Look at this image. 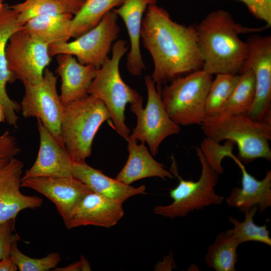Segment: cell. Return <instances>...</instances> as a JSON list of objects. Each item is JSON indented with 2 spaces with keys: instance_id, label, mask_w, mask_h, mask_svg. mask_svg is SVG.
<instances>
[{
  "instance_id": "36",
  "label": "cell",
  "mask_w": 271,
  "mask_h": 271,
  "mask_svg": "<svg viewBox=\"0 0 271 271\" xmlns=\"http://www.w3.org/2000/svg\"><path fill=\"white\" fill-rule=\"evenodd\" d=\"M56 271H78L81 270V264L80 260L74 262L67 266L63 267H57L52 269Z\"/></svg>"
},
{
  "instance_id": "14",
  "label": "cell",
  "mask_w": 271,
  "mask_h": 271,
  "mask_svg": "<svg viewBox=\"0 0 271 271\" xmlns=\"http://www.w3.org/2000/svg\"><path fill=\"white\" fill-rule=\"evenodd\" d=\"M23 163L14 158L0 166V223L14 219L26 209L41 207L42 198L23 194L20 191Z\"/></svg>"
},
{
  "instance_id": "1",
  "label": "cell",
  "mask_w": 271,
  "mask_h": 271,
  "mask_svg": "<svg viewBox=\"0 0 271 271\" xmlns=\"http://www.w3.org/2000/svg\"><path fill=\"white\" fill-rule=\"evenodd\" d=\"M141 39L152 58L151 77L158 85L203 68L195 26L173 21L168 12L157 4L146 9Z\"/></svg>"
},
{
  "instance_id": "30",
  "label": "cell",
  "mask_w": 271,
  "mask_h": 271,
  "mask_svg": "<svg viewBox=\"0 0 271 271\" xmlns=\"http://www.w3.org/2000/svg\"><path fill=\"white\" fill-rule=\"evenodd\" d=\"M18 242L11 247V256L20 271H48L54 269L61 260L59 252H53L41 258H34L22 253L18 248Z\"/></svg>"
},
{
  "instance_id": "13",
  "label": "cell",
  "mask_w": 271,
  "mask_h": 271,
  "mask_svg": "<svg viewBox=\"0 0 271 271\" xmlns=\"http://www.w3.org/2000/svg\"><path fill=\"white\" fill-rule=\"evenodd\" d=\"M21 185V187L38 192L52 201L63 220L87 194L92 192L86 185L74 176L22 178Z\"/></svg>"
},
{
  "instance_id": "15",
  "label": "cell",
  "mask_w": 271,
  "mask_h": 271,
  "mask_svg": "<svg viewBox=\"0 0 271 271\" xmlns=\"http://www.w3.org/2000/svg\"><path fill=\"white\" fill-rule=\"evenodd\" d=\"M122 204L91 192L63 220L67 229L93 225L110 228L124 215Z\"/></svg>"
},
{
  "instance_id": "32",
  "label": "cell",
  "mask_w": 271,
  "mask_h": 271,
  "mask_svg": "<svg viewBox=\"0 0 271 271\" xmlns=\"http://www.w3.org/2000/svg\"><path fill=\"white\" fill-rule=\"evenodd\" d=\"M21 152L15 137L9 131L0 135V166H2Z\"/></svg>"
},
{
  "instance_id": "31",
  "label": "cell",
  "mask_w": 271,
  "mask_h": 271,
  "mask_svg": "<svg viewBox=\"0 0 271 271\" xmlns=\"http://www.w3.org/2000/svg\"><path fill=\"white\" fill-rule=\"evenodd\" d=\"M15 220L12 219L0 223V260L11 256L12 245L20 239L15 232Z\"/></svg>"
},
{
  "instance_id": "4",
  "label": "cell",
  "mask_w": 271,
  "mask_h": 271,
  "mask_svg": "<svg viewBox=\"0 0 271 271\" xmlns=\"http://www.w3.org/2000/svg\"><path fill=\"white\" fill-rule=\"evenodd\" d=\"M128 48L127 42L122 39L113 44L111 57H108L98 69L88 90V94L95 96L104 103L110 115L111 125L126 140L130 133L125 123L126 105L143 99L136 90L123 81L120 74V61Z\"/></svg>"
},
{
  "instance_id": "2",
  "label": "cell",
  "mask_w": 271,
  "mask_h": 271,
  "mask_svg": "<svg viewBox=\"0 0 271 271\" xmlns=\"http://www.w3.org/2000/svg\"><path fill=\"white\" fill-rule=\"evenodd\" d=\"M195 28L202 69L213 75L240 73L248 54V46L239 35L268 28L245 27L236 23L229 12L220 9L208 13Z\"/></svg>"
},
{
  "instance_id": "17",
  "label": "cell",
  "mask_w": 271,
  "mask_h": 271,
  "mask_svg": "<svg viewBox=\"0 0 271 271\" xmlns=\"http://www.w3.org/2000/svg\"><path fill=\"white\" fill-rule=\"evenodd\" d=\"M18 21L17 13L7 4L0 9V106L8 124L17 127L19 117L16 112L21 110V105L11 99L7 92L8 83L16 79L9 69L6 58V47L11 35L23 28Z\"/></svg>"
},
{
  "instance_id": "29",
  "label": "cell",
  "mask_w": 271,
  "mask_h": 271,
  "mask_svg": "<svg viewBox=\"0 0 271 271\" xmlns=\"http://www.w3.org/2000/svg\"><path fill=\"white\" fill-rule=\"evenodd\" d=\"M239 77L238 74L221 73L216 75L212 81L206 100V117L219 114L231 95Z\"/></svg>"
},
{
  "instance_id": "37",
  "label": "cell",
  "mask_w": 271,
  "mask_h": 271,
  "mask_svg": "<svg viewBox=\"0 0 271 271\" xmlns=\"http://www.w3.org/2000/svg\"><path fill=\"white\" fill-rule=\"evenodd\" d=\"M71 4L77 11V12L82 7L86 0H65Z\"/></svg>"
},
{
  "instance_id": "16",
  "label": "cell",
  "mask_w": 271,
  "mask_h": 271,
  "mask_svg": "<svg viewBox=\"0 0 271 271\" xmlns=\"http://www.w3.org/2000/svg\"><path fill=\"white\" fill-rule=\"evenodd\" d=\"M40 147L37 157L22 178L35 177H69L73 162L64 145L52 136L37 118Z\"/></svg>"
},
{
  "instance_id": "23",
  "label": "cell",
  "mask_w": 271,
  "mask_h": 271,
  "mask_svg": "<svg viewBox=\"0 0 271 271\" xmlns=\"http://www.w3.org/2000/svg\"><path fill=\"white\" fill-rule=\"evenodd\" d=\"M73 16L69 14L37 16L27 21L24 29L49 46L66 43L71 38Z\"/></svg>"
},
{
  "instance_id": "27",
  "label": "cell",
  "mask_w": 271,
  "mask_h": 271,
  "mask_svg": "<svg viewBox=\"0 0 271 271\" xmlns=\"http://www.w3.org/2000/svg\"><path fill=\"white\" fill-rule=\"evenodd\" d=\"M10 7L17 13L18 22L23 25L37 16L63 14L74 16L77 13L65 0H25Z\"/></svg>"
},
{
  "instance_id": "25",
  "label": "cell",
  "mask_w": 271,
  "mask_h": 271,
  "mask_svg": "<svg viewBox=\"0 0 271 271\" xmlns=\"http://www.w3.org/2000/svg\"><path fill=\"white\" fill-rule=\"evenodd\" d=\"M239 245L228 230L219 233L205 256L207 266L216 271H236Z\"/></svg>"
},
{
  "instance_id": "3",
  "label": "cell",
  "mask_w": 271,
  "mask_h": 271,
  "mask_svg": "<svg viewBox=\"0 0 271 271\" xmlns=\"http://www.w3.org/2000/svg\"><path fill=\"white\" fill-rule=\"evenodd\" d=\"M207 138L219 143L226 140L236 144L237 157L247 164L256 159L271 160V118L255 120L247 114H218L206 116L200 124Z\"/></svg>"
},
{
  "instance_id": "19",
  "label": "cell",
  "mask_w": 271,
  "mask_h": 271,
  "mask_svg": "<svg viewBox=\"0 0 271 271\" xmlns=\"http://www.w3.org/2000/svg\"><path fill=\"white\" fill-rule=\"evenodd\" d=\"M56 59V72L61 79L60 97L62 105L86 97L98 69L82 64L74 56L68 54H58Z\"/></svg>"
},
{
  "instance_id": "7",
  "label": "cell",
  "mask_w": 271,
  "mask_h": 271,
  "mask_svg": "<svg viewBox=\"0 0 271 271\" xmlns=\"http://www.w3.org/2000/svg\"><path fill=\"white\" fill-rule=\"evenodd\" d=\"M212 80V75L202 69L166 85L161 97L171 119L180 125H200L206 117V100Z\"/></svg>"
},
{
  "instance_id": "8",
  "label": "cell",
  "mask_w": 271,
  "mask_h": 271,
  "mask_svg": "<svg viewBox=\"0 0 271 271\" xmlns=\"http://www.w3.org/2000/svg\"><path fill=\"white\" fill-rule=\"evenodd\" d=\"M148 98L143 108V99L130 104L131 111L136 115L137 122L126 141L137 140L147 143L151 154L155 156L162 142L167 137L180 132V125L173 121L167 112L161 97V85L156 87L151 75L145 77Z\"/></svg>"
},
{
  "instance_id": "33",
  "label": "cell",
  "mask_w": 271,
  "mask_h": 271,
  "mask_svg": "<svg viewBox=\"0 0 271 271\" xmlns=\"http://www.w3.org/2000/svg\"><path fill=\"white\" fill-rule=\"evenodd\" d=\"M243 3L250 13L256 19L271 26V0H239Z\"/></svg>"
},
{
  "instance_id": "12",
  "label": "cell",
  "mask_w": 271,
  "mask_h": 271,
  "mask_svg": "<svg viewBox=\"0 0 271 271\" xmlns=\"http://www.w3.org/2000/svg\"><path fill=\"white\" fill-rule=\"evenodd\" d=\"M246 42L248 54L240 72L250 69L255 80L254 99L246 114L263 120L271 118V36L251 34Z\"/></svg>"
},
{
  "instance_id": "39",
  "label": "cell",
  "mask_w": 271,
  "mask_h": 271,
  "mask_svg": "<svg viewBox=\"0 0 271 271\" xmlns=\"http://www.w3.org/2000/svg\"><path fill=\"white\" fill-rule=\"evenodd\" d=\"M4 114L2 107L0 106V122L5 120Z\"/></svg>"
},
{
  "instance_id": "34",
  "label": "cell",
  "mask_w": 271,
  "mask_h": 271,
  "mask_svg": "<svg viewBox=\"0 0 271 271\" xmlns=\"http://www.w3.org/2000/svg\"><path fill=\"white\" fill-rule=\"evenodd\" d=\"M17 270L18 267L11 256L0 260V271H16Z\"/></svg>"
},
{
  "instance_id": "35",
  "label": "cell",
  "mask_w": 271,
  "mask_h": 271,
  "mask_svg": "<svg viewBox=\"0 0 271 271\" xmlns=\"http://www.w3.org/2000/svg\"><path fill=\"white\" fill-rule=\"evenodd\" d=\"M173 257L172 255H168L164 258L163 261L159 262L156 265L155 269L157 270H161L162 267L165 265L164 270H171L172 268V265L173 263Z\"/></svg>"
},
{
  "instance_id": "6",
  "label": "cell",
  "mask_w": 271,
  "mask_h": 271,
  "mask_svg": "<svg viewBox=\"0 0 271 271\" xmlns=\"http://www.w3.org/2000/svg\"><path fill=\"white\" fill-rule=\"evenodd\" d=\"M197 156L201 166V172L196 181L184 180L179 175L173 156L170 168L171 173L179 179L178 185L170 192L173 202L167 205H158L154 209L159 215L173 219L183 217L194 210L211 205H219L224 200L222 196L215 191L218 174L207 161L199 147L196 148Z\"/></svg>"
},
{
  "instance_id": "20",
  "label": "cell",
  "mask_w": 271,
  "mask_h": 271,
  "mask_svg": "<svg viewBox=\"0 0 271 271\" xmlns=\"http://www.w3.org/2000/svg\"><path fill=\"white\" fill-rule=\"evenodd\" d=\"M158 0H124L112 10L124 22L130 40V50L126 57V68L133 76L141 75L146 65L142 56L140 40L144 14L150 5Z\"/></svg>"
},
{
  "instance_id": "26",
  "label": "cell",
  "mask_w": 271,
  "mask_h": 271,
  "mask_svg": "<svg viewBox=\"0 0 271 271\" xmlns=\"http://www.w3.org/2000/svg\"><path fill=\"white\" fill-rule=\"evenodd\" d=\"M239 75L235 88L219 114H246L250 108L255 93L254 75L250 69L242 71Z\"/></svg>"
},
{
  "instance_id": "24",
  "label": "cell",
  "mask_w": 271,
  "mask_h": 271,
  "mask_svg": "<svg viewBox=\"0 0 271 271\" xmlns=\"http://www.w3.org/2000/svg\"><path fill=\"white\" fill-rule=\"evenodd\" d=\"M124 0H86L70 22L71 37L76 38L95 27L104 15Z\"/></svg>"
},
{
  "instance_id": "21",
  "label": "cell",
  "mask_w": 271,
  "mask_h": 271,
  "mask_svg": "<svg viewBox=\"0 0 271 271\" xmlns=\"http://www.w3.org/2000/svg\"><path fill=\"white\" fill-rule=\"evenodd\" d=\"M72 174L92 192L122 203L135 195L146 193L145 185L134 187L125 184L106 176L85 162L73 163Z\"/></svg>"
},
{
  "instance_id": "18",
  "label": "cell",
  "mask_w": 271,
  "mask_h": 271,
  "mask_svg": "<svg viewBox=\"0 0 271 271\" xmlns=\"http://www.w3.org/2000/svg\"><path fill=\"white\" fill-rule=\"evenodd\" d=\"M227 157L237 165L242 173L241 187H233L225 198L229 206L244 213L255 207L260 213L271 206V170L266 171L264 178L258 180L250 174L243 163L230 152Z\"/></svg>"
},
{
  "instance_id": "11",
  "label": "cell",
  "mask_w": 271,
  "mask_h": 271,
  "mask_svg": "<svg viewBox=\"0 0 271 271\" xmlns=\"http://www.w3.org/2000/svg\"><path fill=\"white\" fill-rule=\"evenodd\" d=\"M57 77L45 69L42 80L37 84L26 83L21 103L22 114L25 118L36 117L60 144L63 145L61 123L63 106L58 94Z\"/></svg>"
},
{
  "instance_id": "40",
  "label": "cell",
  "mask_w": 271,
  "mask_h": 271,
  "mask_svg": "<svg viewBox=\"0 0 271 271\" xmlns=\"http://www.w3.org/2000/svg\"><path fill=\"white\" fill-rule=\"evenodd\" d=\"M3 5H4V4L2 3V1L0 0V9L2 8Z\"/></svg>"
},
{
  "instance_id": "10",
  "label": "cell",
  "mask_w": 271,
  "mask_h": 271,
  "mask_svg": "<svg viewBox=\"0 0 271 271\" xmlns=\"http://www.w3.org/2000/svg\"><path fill=\"white\" fill-rule=\"evenodd\" d=\"M49 45L23 29L13 33L6 47L9 69L23 84H37L51 61Z\"/></svg>"
},
{
  "instance_id": "22",
  "label": "cell",
  "mask_w": 271,
  "mask_h": 271,
  "mask_svg": "<svg viewBox=\"0 0 271 271\" xmlns=\"http://www.w3.org/2000/svg\"><path fill=\"white\" fill-rule=\"evenodd\" d=\"M127 141L128 157L125 164L116 175V179L130 185L146 178L157 177L165 180L174 178L170 171L154 159L144 142L138 145L137 140Z\"/></svg>"
},
{
  "instance_id": "28",
  "label": "cell",
  "mask_w": 271,
  "mask_h": 271,
  "mask_svg": "<svg viewBox=\"0 0 271 271\" xmlns=\"http://www.w3.org/2000/svg\"><path fill=\"white\" fill-rule=\"evenodd\" d=\"M257 211L255 207L246 211L242 221L234 217H229V221L233 225V228L228 231L239 245L248 241H255L271 246V238L266 225L259 226L254 222L253 218Z\"/></svg>"
},
{
  "instance_id": "38",
  "label": "cell",
  "mask_w": 271,
  "mask_h": 271,
  "mask_svg": "<svg viewBox=\"0 0 271 271\" xmlns=\"http://www.w3.org/2000/svg\"><path fill=\"white\" fill-rule=\"evenodd\" d=\"M80 260L81 264V270H91L90 265L84 256L81 255Z\"/></svg>"
},
{
  "instance_id": "5",
  "label": "cell",
  "mask_w": 271,
  "mask_h": 271,
  "mask_svg": "<svg viewBox=\"0 0 271 271\" xmlns=\"http://www.w3.org/2000/svg\"><path fill=\"white\" fill-rule=\"evenodd\" d=\"M109 119L104 103L92 94L63 106L61 137L73 163L85 162L91 156L94 138L101 125Z\"/></svg>"
},
{
  "instance_id": "9",
  "label": "cell",
  "mask_w": 271,
  "mask_h": 271,
  "mask_svg": "<svg viewBox=\"0 0 271 271\" xmlns=\"http://www.w3.org/2000/svg\"><path fill=\"white\" fill-rule=\"evenodd\" d=\"M117 18L114 12L110 11L95 27L75 40L49 45L50 55L70 54L75 56L80 63L99 69L108 57L120 32Z\"/></svg>"
}]
</instances>
